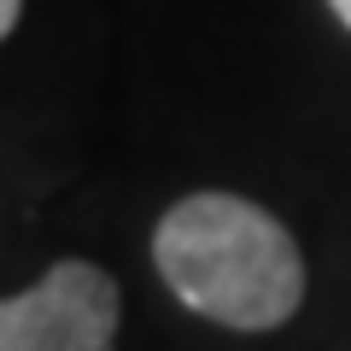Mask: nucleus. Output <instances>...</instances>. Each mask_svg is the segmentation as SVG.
<instances>
[{"label":"nucleus","mask_w":351,"mask_h":351,"mask_svg":"<svg viewBox=\"0 0 351 351\" xmlns=\"http://www.w3.org/2000/svg\"><path fill=\"white\" fill-rule=\"evenodd\" d=\"M152 263L188 311L234 328L269 334L304 304L299 240L258 199L205 188L176 199L152 228Z\"/></svg>","instance_id":"1"},{"label":"nucleus","mask_w":351,"mask_h":351,"mask_svg":"<svg viewBox=\"0 0 351 351\" xmlns=\"http://www.w3.org/2000/svg\"><path fill=\"white\" fill-rule=\"evenodd\" d=\"M123 293L100 263L64 258L18 299H0V351H112Z\"/></svg>","instance_id":"2"},{"label":"nucleus","mask_w":351,"mask_h":351,"mask_svg":"<svg viewBox=\"0 0 351 351\" xmlns=\"http://www.w3.org/2000/svg\"><path fill=\"white\" fill-rule=\"evenodd\" d=\"M18 12H24V0H0V41L12 36V24H18Z\"/></svg>","instance_id":"3"},{"label":"nucleus","mask_w":351,"mask_h":351,"mask_svg":"<svg viewBox=\"0 0 351 351\" xmlns=\"http://www.w3.org/2000/svg\"><path fill=\"white\" fill-rule=\"evenodd\" d=\"M328 6H334V18H339L346 29H351V0H328Z\"/></svg>","instance_id":"4"}]
</instances>
